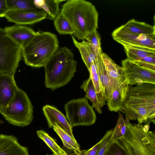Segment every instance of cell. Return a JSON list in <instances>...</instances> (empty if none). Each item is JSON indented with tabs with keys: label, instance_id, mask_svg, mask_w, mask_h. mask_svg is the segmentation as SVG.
<instances>
[{
	"label": "cell",
	"instance_id": "1",
	"mask_svg": "<svg viewBox=\"0 0 155 155\" xmlns=\"http://www.w3.org/2000/svg\"><path fill=\"white\" fill-rule=\"evenodd\" d=\"M120 111L124 114L126 120H137L141 124L149 120L154 124L155 84L129 85Z\"/></svg>",
	"mask_w": 155,
	"mask_h": 155
},
{
	"label": "cell",
	"instance_id": "2",
	"mask_svg": "<svg viewBox=\"0 0 155 155\" xmlns=\"http://www.w3.org/2000/svg\"><path fill=\"white\" fill-rule=\"evenodd\" d=\"M68 21L74 31L73 36L84 40L98 28V13L95 6L84 0H68L60 12Z\"/></svg>",
	"mask_w": 155,
	"mask_h": 155
},
{
	"label": "cell",
	"instance_id": "3",
	"mask_svg": "<svg viewBox=\"0 0 155 155\" xmlns=\"http://www.w3.org/2000/svg\"><path fill=\"white\" fill-rule=\"evenodd\" d=\"M71 50L59 48L45 64V87L52 91L68 84L76 71L77 62Z\"/></svg>",
	"mask_w": 155,
	"mask_h": 155
},
{
	"label": "cell",
	"instance_id": "4",
	"mask_svg": "<svg viewBox=\"0 0 155 155\" xmlns=\"http://www.w3.org/2000/svg\"><path fill=\"white\" fill-rule=\"evenodd\" d=\"M57 36L49 32H37L31 40L21 48L22 58L27 65L44 67L59 48Z\"/></svg>",
	"mask_w": 155,
	"mask_h": 155
},
{
	"label": "cell",
	"instance_id": "5",
	"mask_svg": "<svg viewBox=\"0 0 155 155\" xmlns=\"http://www.w3.org/2000/svg\"><path fill=\"white\" fill-rule=\"evenodd\" d=\"M126 120L127 131L119 140L127 155H155V133L149 130V125H133Z\"/></svg>",
	"mask_w": 155,
	"mask_h": 155
},
{
	"label": "cell",
	"instance_id": "6",
	"mask_svg": "<svg viewBox=\"0 0 155 155\" xmlns=\"http://www.w3.org/2000/svg\"><path fill=\"white\" fill-rule=\"evenodd\" d=\"M33 107L26 93L18 88L9 104L0 109V113L9 124L23 127L33 120Z\"/></svg>",
	"mask_w": 155,
	"mask_h": 155
},
{
	"label": "cell",
	"instance_id": "7",
	"mask_svg": "<svg viewBox=\"0 0 155 155\" xmlns=\"http://www.w3.org/2000/svg\"><path fill=\"white\" fill-rule=\"evenodd\" d=\"M64 109L66 117L72 127L90 126L96 122L97 117L93 107L89 104L86 97L69 101L65 104Z\"/></svg>",
	"mask_w": 155,
	"mask_h": 155
},
{
	"label": "cell",
	"instance_id": "8",
	"mask_svg": "<svg viewBox=\"0 0 155 155\" xmlns=\"http://www.w3.org/2000/svg\"><path fill=\"white\" fill-rule=\"evenodd\" d=\"M22 58L21 48L0 28V74H15Z\"/></svg>",
	"mask_w": 155,
	"mask_h": 155
},
{
	"label": "cell",
	"instance_id": "9",
	"mask_svg": "<svg viewBox=\"0 0 155 155\" xmlns=\"http://www.w3.org/2000/svg\"><path fill=\"white\" fill-rule=\"evenodd\" d=\"M121 64L130 85L143 83L155 84V71L142 67L127 58L122 60Z\"/></svg>",
	"mask_w": 155,
	"mask_h": 155
},
{
	"label": "cell",
	"instance_id": "10",
	"mask_svg": "<svg viewBox=\"0 0 155 155\" xmlns=\"http://www.w3.org/2000/svg\"><path fill=\"white\" fill-rule=\"evenodd\" d=\"M112 36L114 40L123 46L140 47L155 49V35L134 34L119 27L113 31Z\"/></svg>",
	"mask_w": 155,
	"mask_h": 155
},
{
	"label": "cell",
	"instance_id": "11",
	"mask_svg": "<svg viewBox=\"0 0 155 155\" xmlns=\"http://www.w3.org/2000/svg\"><path fill=\"white\" fill-rule=\"evenodd\" d=\"M5 17L8 21L21 25H31L48 18L47 14L43 10H10Z\"/></svg>",
	"mask_w": 155,
	"mask_h": 155
},
{
	"label": "cell",
	"instance_id": "12",
	"mask_svg": "<svg viewBox=\"0 0 155 155\" xmlns=\"http://www.w3.org/2000/svg\"><path fill=\"white\" fill-rule=\"evenodd\" d=\"M42 110L49 128L58 125L74 138L72 132V127L70 125L66 117L61 112L54 106L49 105L44 106Z\"/></svg>",
	"mask_w": 155,
	"mask_h": 155
},
{
	"label": "cell",
	"instance_id": "13",
	"mask_svg": "<svg viewBox=\"0 0 155 155\" xmlns=\"http://www.w3.org/2000/svg\"><path fill=\"white\" fill-rule=\"evenodd\" d=\"M18 88L14 74L6 73L0 74V109L9 104Z\"/></svg>",
	"mask_w": 155,
	"mask_h": 155
},
{
	"label": "cell",
	"instance_id": "14",
	"mask_svg": "<svg viewBox=\"0 0 155 155\" xmlns=\"http://www.w3.org/2000/svg\"><path fill=\"white\" fill-rule=\"evenodd\" d=\"M6 35L21 48L26 46L37 34L32 28L16 25L5 27Z\"/></svg>",
	"mask_w": 155,
	"mask_h": 155
},
{
	"label": "cell",
	"instance_id": "15",
	"mask_svg": "<svg viewBox=\"0 0 155 155\" xmlns=\"http://www.w3.org/2000/svg\"><path fill=\"white\" fill-rule=\"evenodd\" d=\"M0 155H29L28 148L21 145L13 135L0 134Z\"/></svg>",
	"mask_w": 155,
	"mask_h": 155
},
{
	"label": "cell",
	"instance_id": "16",
	"mask_svg": "<svg viewBox=\"0 0 155 155\" xmlns=\"http://www.w3.org/2000/svg\"><path fill=\"white\" fill-rule=\"evenodd\" d=\"M102 57L108 76L114 83L120 85L124 82H128L122 67L117 64L104 53H102Z\"/></svg>",
	"mask_w": 155,
	"mask_h": 155
},
{
	"label": "cell",
	"instance_id": "17",
	"mask_svg": "<svg viewBox=\"0 0 155 155\" xmlns=\"http://www.w3.org/2000/svg\"><path fill=\"white\" fill-rule=\"evenodd\" d=\"M102 53L97 56V64L99 79L107 100L111 93L121 84L119 85L115 84L109 78L102 60Z\"/></svg>",
	"mask_w": 155,
	"mask_h": 155
},
{
	"label": "cell",
	"instance_id": "18",
	"mask_svg": "<svg viewBox=\"0 0 155 155\" xmlns=\"http://www.w3.org/2000/svg\"><path fill=\"white\" fill-rule=\"evenodd\" d=\"M129 86L128 82H124L111 93L106 100L109 110L116 112L120 111Z\"/></svg>",
	"mask_w": 155,
	"mask_h": 155
},
{
	"label": "cell",
	"instance_id": "19",
	"mask_svg": "<svg viewBox=\"0 0 155 155\" xmlns=\"http://www.w3.org/2000/svg\"><path fill=\"white\" fill-rule=\"evenodd\" d=\"M122 29L130 33L138 35H155V27L145 22L137 21L134 19L129 20L120 27Z\"/></svg>",
	"mask_w": 155,
	"mask_h": 155
},
{
	"label": "cell",
	"instance_id": "20",
	"mask_svg": "<svg viewBox=\"0 0 155 155\" xmlns=\"http://www.w3.org/2000/svg\"><path fill=\"white\" fill-rule=\"evenodd\" d=\"M71 36L73 42L79 50L82 59L88 70L91 64L97 59V56L88 41L84 40L81 42H78L73 35Z\"/></svg>",
	"mask_w": 155,
	"mask_h": 155
},
{
	"label": "cell",
	"instance_id": "21",
	"mask_svg": "<svg viewBox=\"0 0 155 155\" xmlns=\"http://www.w3.org/2000/svg\"><path fill=\"white\" fill-rule=\"evenodd\" d=\"M64 0H35L34 4L38 8L44 11L48 19L54 20L59 13V4Z\"/></svg>",
	"mask_w": 155,
	"mask_h": 155
},
{
	"label": "cell",
	"instance_id": "22",
	"mask_svg": "<svg viewBox=\"0 0 155 155\" xmlns=\"http://www.w3.org/2000/svg\"><path fill=\"white\" fill-rule=\"evenodd\" d=\"M128 60L136 62L145 57L155 56V49L133 46H123Z\"/></svg>",
	"mask_w": 155,
	"mask_h": 155
},
{
	"label": "cell",
	"instance_id": "23",
	"mask_svg": "<svg viewBox=\"0 0 155 155\" xmlns=\"http://www.w3.org/2000/svg\"><path fill=\"white\" fill-rule=\"evenodd\" d=\"M97 59L91 64L88 71L89 72V77L92 81L97 94L99 103L102 108L105 105L106 99L99 78Z\"/></svg>",
	"mask_w": 155,
	"mask_h": 155
},
{
	"label": "cell",
	"instance_id": "24",
	"mask_svg": "<svg viewBox=\"0 0 155 155\" xmlns=\"http://www.w3.org/2000/svg\"><path fill=\"white\" fill-rule=\"evenodd\" d=\"M54 130L61 139L63 147L73 151L78 154H80L82 150L80 149V146L75 138H73L66 132L58 125L53 127Z\"/></svg>",
	"mask_w": 155,
	"mask_h": 155
},
{
	"label": "cell",
	"instance_id": "25",
	"mask_svg": "<svg viewBox=\"0 0 155 155\" xmlns=\"http://www.w3.org/2000/svg\"><path fill=\"white\" fill-rule=\"evenodd\" d=\"M80 87L85 92V97L92 102L93 107L98 113L101 114L102 112L101 108L98 101L94 87L90 77L88 79L83 81Z\"/></svg>",
	"mask_w": 155,
	"mask_h": 155
},
{
	"label": "cell",
	"instance_id": "26",
	"mask_svg": "<svg viewBox=\"0 0 155 155\" xmlns=\"http://www.w3.org/2000/svg\"><path fill=\"white\" fill-rule=\"evenodd\" d=\"M9 11L19 10L40 11L34 4L33 0H6Z\"/></svg>",
	"mask_w": 155,
	"mask_h": 155
},
{
	"label": "cell",
	"instance_id": "27",
	"mask_svg": "<svg viewBox=\"0 0 155 155\" xmlns=\"http://www.w3.org/2000/svg\"><path fill=\"white\" fill-rule=\"evenodd\" d=\"M38 137L42 140L51 150L55 155H68L66 152L56 142V140L51 137L46 132L40 130L37 131Z\"/></svg>",
	"mask_w": 155,
	"mask_h": 155
},
{
	"label": "cell",
	"instance_id": "28",
	"mask_svg": "<svg viewBox=\"0 0 155 155\" xmlns=\"http://www.w3.org/2000/svg\"><path fill=\"white\" fill-rule=\"evenodd\" d=\"M54 20L55 27L60 34L73 35L74 32L71 26L61 12H59Z\"/></svg>",
	"mask_w": 155,
	"mask_h": 155
},
{
	"label": "cell",
	"instance_id": "29",
	"mask_svg": "<svg viewBox=\"0 0 155 155\" xmlns=\"http://www.w3.org/2000/svg\"><path fill=\"white\" fill-rule=\"evenodd\" d=\"M127 121L124 120L123 116L119 112V116L116 126L113 129L111 141L119 140L125 134L127 130Z\"/></svg>",
	"mask_w": 155,
	"mask_h": 155
},
{
	"label": "cell",
	"instance_id": "30",
	"mask_svg": "<svg viewBox=\"0 0 155 155\" xmlns=\"http://www.w3.org/2000/svg\"><path fill=\"white\" fill-rule=\"evenodd\" d=\"M85 39L90 45L97 56L102 53L101 38L97 29L94 30L89 34Z\"/></svg>",
	"mask_w": 155,
	"mask_h": 155
},
{
	"label": "cell",
	"instance_id": "31",
	"mask_svg": "<svg viewBox=\"0 0 155 155\" xmlns=\"http://www.w3.org/2000/svg\"><path fill=\"white\" fill-rule=\"evenodd\" d=\"M104 155H127L119 140L111 141Z\"/></svg>",
	"mask_w": 155,
	"mask_h": 155
},
{
	"label": "cell",
	"instance_id": "32",
	"mask_svg": "<svg viewBox=\"0 0 155 155\" xmlns=\"http://www.w3.org/2000/svg\"><path fill=\"white\" fill-rule=\"evenodd\" d=\"M135 62L142 67L155 71V56L146 57Z\"/></svg>",
	"mask_w": 155,
	"mask_h": 155
},
{
	"label": "cell",
	"instance_id": "33",
	"mask_svg": "<svg viewBox=\"0 0 155 155\" xmlns=\"http://www.w3.org/2000/svg\"><path fill=\"white\" fill-rule=\"evenodd\" d=\"M113 129L108 130L103 137V140L97 155H104L107 147L111 141Z\"/></svg>",
	"mask_w": 155,
	"mask_h": 155
},
{
	"label": "cell",
	"instance_id": "34",
	"mask_svg": "<svg viewBox=\"0 0 155 155\" xmlns=\"http://www.w3.org/2000/svg\"><path fill=\"white\" fill-rule=\"evenodd\" d=\"M103 140L102 138L96 144L90 149H88V151L85 155H97L102 143Z\"/></svg>",
	"mask_w": 155,
	"mask_h": 155
},
{
	"label": "cell",
	"instance_id": "35",
	"mask_svg": "<svg viewBox=\"0 0 155 155\" xmlns=\"http://www.w3.org/2000/svg\"><path fill=\"white\" fill-rule=\"evenodd\" d=\"M8 11L6 0H0V18L5 17Z\"/></svg>",
	"mask_w": 155,
	"mask_h": 155
},
{
	"label": "cell",
	"instance_id": "36",
	"mask_svg": "<svg viewBox=\"0 0 155 155\" xmlns=\"http://www.w3.org/2000/svg\"><path fill=\"white\" fill-rule=\"evenodd\" d=\"M62 149L66 152L68 155H85L88 150H82L81 153L78 155L73 151L68 150L63 147Z\"/></svg>",
	"mask_w": 155,
	"mask_h": 155
},
{
	"label": "cell",
	"instance_id": "37",
	"mask_svg": "<svg viewBox=\"0 0 155 155\" xmlns=\"http://www.w3.org/2000/svg\"><path fill=\"white\" fill-rule=\"evenodd\" d=\"M4 122L3 121L1 120H0V124H2L4 123Z\"/></svg>",
	"mask_w": 155,
	"mask_h": 155
},
{
	"label": "cell",
	"instance_id": "38",
	"mask_svg": "<svg viewBox=\"0 0 155 155\" xmlns=\"http://www.w3.org/2000/svg\"><path fill=\"white\" fill-rule=\"evenodd\" d=\"M47 155H48V154H47ZM50 155H55L54 153H53L52 154Z\"/></svg>",
	"mask_w": 155,
	"mask_h": 155
}]
</instances>
